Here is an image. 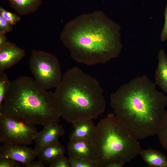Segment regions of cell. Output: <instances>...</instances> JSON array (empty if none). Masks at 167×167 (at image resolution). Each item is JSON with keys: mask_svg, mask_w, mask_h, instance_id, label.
Instances as JSON below:
<instances>
[{"mask_svg": "<svg viewBox=\"0 0 167 167\" xmlns=\"http://www.w3.org/2000/svg\"><path fill=\"white\" fill-rule=\"evenodd\" d=\"M118 120L138 139L157 135L167 105V96L146 75L121 85L110 96Z\"/></svg>", "mask_w": 167, "mask_h": 167, "instance_id": "1", "label": "cell"}, {"mask_svg": "<svg viewBox=\"0 0 167 167\" xmlns=\"http://www.w3.org/2000/svg\"><path fill=\"white\" fill-rule=\"evenodd\" d=\"M120 29L104 14L92 13L69 22L60 38L75 61L92 66L119 56L123 47Z\"/></svg>", "mask_w": 167, "mask_h": 167, "instance_id": "2", "label": "cell"}, {"mask_svg": "<svg viewBox=\"0 0 167 167\" xmlns=\"http://www.w3.org/2000/svg\"><path fill=\"white\" fill-rule=\"evenodd\" d=\"M55 88L61 117L68 122L96 118L105 109L104 91L99 81L78 67L66 71Z\"/></svg>", "mask_w": 167, "mask_h": 167, "instance_id": "3", "label": "cell"}, {"mask_svg": "<svg viewBox=\"0 0 167 167\" xmlns=\"http://www.w3.org/2000/svg\"><path fill=\"white\" fill-rule=\"evenodd\" d=\"M0 114L44 126L58 122L61 117L54 92L43 89L34 79L26 76L11 81L9 89L0 105Z\"/></svg>", "mask_w": 167, "mask_h": 167, "instance_id": "4", "label": "cell"}, {"mask_svg": "<svg viewBox=\"0 0 167 167\" xmlns=\"http://www.w3.org/2000/svg\"><path fill=\"white\" fill-rule=\"evenodd\" d=\"M92 141L99 167L116 161L130 162L141 149L138 139L112 113L96 126Z\"/></svg>", "mask_w": 167, "mask_h": 167, "instance_id": "5", "label": "cell"}, {"mask_svg": "<svg viewBox=\"0 0 167 167\" xmlns=\"http://www.w3.org/2000/svg\"><path fill=\"white\" fill-rule=\"evenodd\" d=\"M29 65L35 81L44 89L55 88L62 78L59 60L50 53L32 49Z\"/></svg>", "mask_w": 167, "mask_h": 167, "instance_id": "6", "label": "cell"}, {"mask_svg": "<svg viewBox=\"0 0 167 167\" xmlns=\"http://www.w3.org/2000/svg\"><path fill=\"white\" fill-rule=\"evenodd\" d=\"M37 132L35 125L0 114L1 143L29 145Z\"/></svg>", "mask_w": 167, "mask_h": 167, "instance_id": "7", "label": "cell"}, {"mask_svg": "<svg viewBox=\"0 0 167 167\" xmlns=\"http://www.w3.org/2000/svg\"><path fill=\"white\" fill-rule=\"evenodd\" d=\"M25 145L3 143L0 147V158H11L30 167L37 155L34 149Z\"/></svg>", "mask_w": 167, "mask_h": 167, "instance_id": "8", "label": "cell"}, {"mask_svg": "<svg viewBox=\"0 0 167 167\" xmlns=\"http://www.w3.org/2000/svg\"><path fill=\"white\" fill-rule=\"evenodd\" d=\"M44 127L41 131L37 132L33 140L35 143L34 149L37 155L44 147L58 141L65 133L63 126L58 122H52Z\"/></svg>", "mask_w": 167, "mask_h": 167, "instance_id": "9", "label": "cell"}, {"mask_svg": "<svg viewBox=\"0 0 167 167\" xmlns=\"http://www.w3.org/2000/svg\"><path fill=\"white\" fill-rule=\"evenodd\" d=\"M67 149L69 157L85 159L97 162L96 152L92 140L69 139Z\"/></svg>", "mask_w": 167, "mask_h": 167, "instance_id": "10", "label": "cell"}, {"mask_svg": "<svg viewBox=\"0 0 167 167\" xmlns=\"http://www.w3.org/2000/svg\"><path fill=\"white\" fill-rule=\"evenodd\" d=\"M25 56L24 49L8 41L0 47V72L16 65Z\"/></svg>", "mask_w": 167, "mask_h": 167, "instance_id": "11", "label": "cell"}, {"mask_svg": "<svg viewBox=\"0 0 167 167\" xmlns=\"http://www.w3.org/2000/svg\"><path fill=\"white\" fill-rule=\"evenodd\" d=\"M72 129L69 139H79L92 140L96 129L92 119L79 120L71 123Z\"/></svg>", "mask_w": 167, "mask_h": 167, "instance_id": "12", "label": "cell"}, {"mask_svg": "<svg viewBox=\"0 0 167 167\" xmlns=\"http://www.w3.org/2000/svg\"><path fill=\"white\" fill-rule=\"evenodd\" d=\"M158 63L155 76V84L167 93V56L161 49L158 54Z\"/></svg>", "mask_w": 167, "mask_h": 167, "instance_id": "13", "label": "cell"}, {"mask_svg": "<svg viewBox=\"0 0 167 167\" xmlns=\"http://www.w3.org/2000/svg\"><path fill=\"white\" fill-rule=\"evenodd\" d=\"M65 152L64 146L58 141L44 147L37 156L39 160L44 163L50 164L56 157L64 154Z\"/></svg>", "mask_w": 167, "mask_h": 167, "instance_id": "14", "label": "cell"}, {"mask_svg": "<svg viewBox=\"0 0 167 167\" xmlns=\"http://www.w3.org/2000/svg\"><path fill=\"white\" fill-rule=\"evenodd\" d=\"M139 154L149 166L167 167V157L159 151L151 148L141 149Z\"/></svg>", "mask_w": 167, "mask_h": 167, "instance_id": "15", "label": "cell"}, {"mask_svg": "<svg viewBox=\"0 0 167 167\" xmlns=\"http://www.w3.org/2000/svg\"><path fill=\"white\" fill-rule=\"evenodd\" d=\"M10 6L18 14L23 15L36 11L42 0H8Z\"/></svg>", "mask_w": 167, "mask_h": 167, "instance_id": "16", "label": "cell"}, {"mask_svg": "<svg viewBox=\"0 0 167 167\" xmlns=\"http://www.w3.org/2000/svg\"><path fill=\"white\" fill-rule=\"evenodd\" d=\"M157 135L162 146L167 151V109L165 110Z\"/></svg>", "mask_w": 167, "mask_h": 167, "instance_id": "17", "label": "cell"}, {"mask_svg": "<svg viewBox=\"0 0 167 167\" xmlns=\"http://www.w3.org/2000/svg\"><path fill=\"white\" fill-rule=\"evenodd\" d=\"M11 84L7 74L4 72H0V105L9 89Z\"/></svg>", "mask_w": 167, "mask_h": 167, "instance_id": "18", "label": "cell"}, {"mask_svg": "<svg viewBox=\"0 0 167 167\" xmlns=\"http://www.w3.org/2000/svg\"><path fill=\"white\" fill-rule=\"evenodd\" d=\"M68 159L71 167H99L95 161L70 157Z\"/></svg>", "mask_w": 167, "mask_h": 167, "instance_id": "19", "label": "cell"}, {"mask_svg": "<svg viewBox=\"0 0 167 167\" xmlns=\"http://www.w3.org/2000/svg\"><path fill=\"white\" fill-rule=\"evenodd\" d=\"M0 15L13 25H15L21 19L17 14L8 11L2 7L0 8Z\"/></svg>", "mask_w": 167, "mask_h": 167, "instance_id": "20", "label": "cell"}, {"mask_svg": "<svg viewBox=\"0 0 167 167\" xmlns=\"http://www.w3.org/2000/svg\"><path fill=\"white\" fill-rule=\"evenodd\" d=\"M50 164V167H71L68 159L64 154L56 157Z\"/></svg>", "mask_w": 167, "mask_h": 167, "instance_id": "21", "label": "cell"}, {"mask_svg": "<svg viewBox=\"0 0 167 167\" xmlns=\"http://www.w3.org/2000/svg\"><path fill=\"white\" fill-rule=\"evenodd\" d=\"M20 163L11 158H0V167H22Z\"/></svg>", "mask_w": 167, "mask_h": 167, "instance_id": "22", "label": "cell"}, {"mask_svg": "<svg viewBox=\"0 0 167 167\" xmlns=\"http://www.w3.org/2000/svg\"><path fill=\"white\" fill-rule=\"evenodd\" d=\"M13 25L0 15V33L6 34L11 32Z\"/></svg>", "mask_w": 167, "mask_h": 167, "instance_id": "23", "label": "cell"}, {"mask_svg": "<svg viewBox=\"0 0 167 167\" xmlns=\"http://www.w3.org/2000/svg\"><path fill=\"white\" fill-rule=\"evenodd\" d=\"M164 16V24L161 35V40L162 41L167 39V4L165 8Z\"/></svg>", "mask_w": 167, "mask_h": 167, "instance_id": "24", "label": "cell"}, {"mask_svg": "<svg viewBox=\"0 0 167 167\" xmlns=\"http://www.w3.org/2000/svg\"><path fill=\"white\" fill-rule=\"evenodd\" d=\"M125 163L122 161H114L108 165L106 167H122Z\"/></svg>", "mask_w": 167, "mask_h": 167, "instance_id": "25", "label": "cell"}, {"mask_svg": "<svg viewBox=\"0 0 167 167\" xmlns=\"http://www.w3.org/2000/svg\"><path fill=\"white\" fill-rule=\"evenodd\" d=\"M8 41L5 34L0 33V47L6 45Z\"/></svg>", "mask_w": 167, "mask_h": 167, "instance_id": "26", "label": "cell"}, {"mask_svg": "<svg viewBox=\"0 0 167 167\" xmlns=\"http://www.w3.org/2000/svg\"><path fill=\"white\" fill-rule=\"evenodd\" d=\"M43 162L39 160L37 161H33L30 167H45V166Z\"/></svg>", "mask_w": 167, "mask_h": 167, "instance_id": "27", "label": "cell"}]
</instances>
